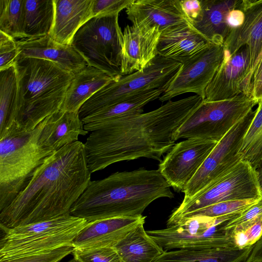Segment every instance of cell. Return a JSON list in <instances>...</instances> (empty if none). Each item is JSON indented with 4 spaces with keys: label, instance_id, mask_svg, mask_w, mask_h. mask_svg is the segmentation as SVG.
Here are the masks:
<instances>
[{
    "label": "cell",
    "instance_id": "f1b7e54d",
    "mask_svg": "<svg viewBox=\"0 0 262 262\" xmlns=\"http://www.w3.org/2000/svg\"><path fill=\"white\" fill-rule=\"evenodd\" d=\"M54 17L53 0H24L25 39L49 35Z\"/></svg>",
    "mask_w": 262,
    "mask_h": 262
},
{
    "label": "cell",
    "instance_id": "d4e9b609",
    "mask_svg": "<svg viewBox=\"0 0 262 262\" xmlns=\"http://www.w3.org/2000/svg\"><path fill=\"white\" fill-rule=\"evenodd\" d=\"M117 78L95 68L86 66L74 74L67 91L61 109L79 112L81 107L88 100L103 86Z\"/></svg>",
    "mask_w": 262,
    "mask_h": 262
},
{
    "label": "cell",
    "instance_id": "1f68e13d",
    "mask_svg": "<svg viewBox=\"0 0 262 262\" xmlns=\"http://www.w3.org/2000/svg\"><path fill=\"white\" fill-rule=\"evenodd\" d=\"M0 31L25 39L24 0H0Z\"/></svg>",
    "mask_w": 262,
    "mask_h": 262
},
{
    "label": "cell",
    "instance_id": "8992f818",
    "mask_svg": "<svg viewBox=\"0 0 262 262\" xmlns=\"http://www.w3.org/2000/svg\"><path fill=\"white\" fill-rule=\"evenodd\" d=\"M89 222L71 214L47 221L1 229L0 261L72 245Z\"/></svg>",
    "mask_w": 262,
    "mask_h": 262
},
{
    "label": "cell",
    "instance_id": "cb8c5ba5",
    "mask_svg": "<svg viewBox=\"0 0 262 262\" xmlns=\"http://www.w3.org/2000/svg\"><path fill=\"white\" fill-rule=\"evenodd\" d=\"M202 13L200 20L192 25L211 43L223 46L231 29L227 17L239 6L241 1L201 0Z\"/></svg>",
    "mask_w": 262,
    "mask_h": 262
},
{
    "label": "cell",
    "instance_id": "3957f363",
    "mask_svg": "<svg viewBox=\"0 0 262 262\" xmlns=\"http://www.w3.org/2000/svg\"><path fill=\"white\" fill-rule=\"evenodd\" d=\"M171 186L159 169L116 172L91 181L72 206L70 214L88 222L117 217L142 215L161 198H172Z\"/></svg>",
    "mask_w": 262,
    "mask_h": 262
},
{
    "label": "cell",
    "instance_id": "5bb4252c",
    "mask_svg": "<svg viewBox=\"0 0 262 262\" xmlns=\"http://www.w3.org/2000/svg\"><path fill=\"white\" fill-rule=\"evenodd\" d=\"M217 143L200 139H187L174 144L160 162L158 169L171 187L184 192Z\"/></svg>",
    "mask_w": 262,
    "mask_h": 262
},
{
    "label": "cell",
    "instance_id": "e0dca14e",
    "mask_svg": "<svg viewBox=\"0 0 262 262\" xmlns=\"http://www.w3.org/2000/svg\"><path fill=\"white\" fill-rule=\"evenodd\" d=\"M125 9L127 18L132 25L157 27L161 33L181 25L191 24L182 9L180 0H133Z\"/></svg>",
    "mask_w": 262,
    "mask_h": 262
},
{
    "label": "cell",
    "instance_id": "836d02e7",
    "mask_svg": "<svg viewBox=\"0 0 262 262\" xmlns=\"http://www.w3.org/2000/svg\"><path fill=\"white\" fill-rule=\"evenodd\" d=\"M229 232L233 235L236 247L243 248L253 246L262 236V214Z\"/></svg>",
    "mask_w": 262,
    "mask_h": 262
},
{
    "label": "cell",
    "instance_id": "9c48e42d",
    "mask_svg": "<svg viewBox=\"0 0 262 262\" xmlns=\"http://www.w3.org/2000/svg\"><path fill=\"white\" fill-rule=\"evenodd\" d=\"M118 16L92 17L77 31L71 45L88 66L114 78L122 75L120 68L122 31Z\"/></svg>",
    "mask_w": 262,
    "mask_h": 262
},
{
    "label": "cell",
    "instance_id": "83f0119b",
    "mask_svg": "<svg viewBox=\"0 0 262 262\" xmlns=\"http://www.w3.org/2000/svg\"><path fill=\"white\" fill-rule=\"evenodd\" d=\"M144 223L140 224L113 247L122 262H154L164 252L147 233Z\"/></svg>",
    "mask_w": 262,
    "mask_h": 262
},
{
    "label": "cell",
    "instance_id": "8fae6325",
    "mask_svg": "<svg viewBox=\"0 0 262 262\" xmlns=\"http://www.w3.org/2000/svg\"><path fill=\"white\" fill-rule=\"evenodd\" d=\"M237 215L194 216L182 220L164 229L146 232L165 251L236 246L233 235L226 231L224 226Z\"/></svg>",
    "mask_w": 262,
    "mask_h": 262
},
{
    "label": "cell",
    "instance_id": "d6986e66",
    "mask_svg": "<svg viewBox=\"0 0 262 262\" xmlns=\"http://www.w3.org/2000/svg\"><path fill=\"white\" fill-rule=\"evenodd\" d=\"M238 9L245 14L244 22L240 27L230 32L223 45L224 53L231 56L247 45L253 73L254 65L262 48V0L241 1Z\"/></svg>",
    "mask_w": 262,
    "mask_h": 262
},
{
    "label": "cell",
    "instance_id": "e575fe53",
    "mask_svg": "<svg viewBox=\"0 0 262 262\" xmlns=\"http://www.w3.org/2000/svg\"><path fill=\"white\" fill-rule=\"evenodd\" d=\"M78 262H121L113 248H100L91 249L75 250L72 253Z\"/></svg>",
    "mask_w": 262,
    "mask_h": 262
},
{
    "label": "cell",
    "instance_id": "8d00e7d4",
    "mask_svg": "<svg viewBox=\"0 0 262 262\" xmlns=\"http://www.w3.org/2000/svg\"><path fill=\"white\" fill-rule=\"evenodd\" d=\"M18 53L16 40L0 31V71L13 66Z\"/></svg>",
    "mask_w": 262,
    "mask_h": 262
},
{
    "label": "cell",
    "instance_id": "7a4b0ae2",
    "mask_svg": "<svg viewBox=\"0 0 262 262\" xmlns=\"http://www.w3.org/2000/svg\"><path fill=\"white\" fill-rule=\"evenodd\" d=\"M91 176L84 143L78 141L55 151L23 191L0 211L1 229L70 214L91 181Z\"/></svg>",
    "mask_w": 262,
    "mask_h": 262
},
{
    "label": "cell",
    "instance_id": "4dcf8cb0",
    "mask_svg": "<svg viewBox=\"0 0 262 262\" xmlns=\"http://www.w3.org/2000/svg\"><path fill=\"white\" fill-rule=\"evenodd\" d=\"M242 139L237 154L255 169L262 164V100Z\"/></svg>",
    "mask_w": 262,
    "mask_h": 262
},
{
    "label": "cell",
    "instance_id": "7bdbcfd3",
    "mask_svg": "<svg viewBox=\"0 0 262 262\" xmlns=\"http://www.w3.org/2000/svg\"><path fill=\"white\" fill-rule=\"evenodd\" d=\"M245 262H262V236L254 244Z\"/></svg>",
    "mask_w": 262,
    "mask_h": 262
},
{
    "label": "cell",
    "instance_id": "4fadbf2b",
    "mask_svg": "<svg viewBox=\"0 0 262 262\" xmlns=\"http://www.w3.org/2000/svg\"><path fill=\"white\" fill-rule=\"evenodd\" d=\"M255 112L252 111L235 124L217 142L186 186L183 202L194 196L220 174L242 160L237 150Z\"/></svg>",
    "mask_w": 262,
    "mask_h": 262
},
{
    "label": "cell",
    "instance_id": "6da1fadb",
    "mask_svg": "<svg viewBox=\"0 0 262 262\" xmlns=\"http://www.w3.org/2000/svg\"><path fill=\"white\" fill-rule=\"evenodd\" d=\"M202 101L197 95L171 100L154 110L111 121L92 132L84 143L90 172L141 158L161 162L175 144L177 129Z\"/></svg>",
    "mask_w": 262,
    "mask_h": 262
},
{
    "label": "cell",
    "instance_id": "60d3db41",
    "mask_svg": "<svg viewBox=\"0 0 262 262\" xmlns=\"http://www.w3.org/2000/svg\"><path fill=\"white\" fill-rule=\"evenodd\" d=\"M252 95L257 102L262 100V59L253 74Z\"/></svg>",
    "mask_w": 262,
    "mask_h": 262
},
{
    "label": "cell",
    "instance_id": "603a6c76",
    "mask_svg": "<svg viewBox=\"0 0 262 262\" xmlns=\"http://www.w3.org/2000/svg\"><path fill=\"white\" fill-rule=\"evenodd\" d=\"M88 133L79 112L60 109L43 120L39 141L46 149L54 152L78 141L79 136Z\"/></svg>",
    "mask_w": 262,
    "mask_h": 262
},
{
    "label": "cell",
    "instance_id": "ffe728a7",
    "mask_svg": "<svg viewBox=\"0 0 262 262\" xmlns=\"http://www.w3.org/2000/svg\"><path fill=\"white\" fill-rule=\"evenodd\" d=\"M18 55L16 59L35 58L56 63L74 74L88 66L71 45L56 42L49 35L35 39L16 41Z\"/></svg>",
    "mask_w": 262,
    "mask_h": 262
},
{
    "label": "cell",
    "instance_id": "d6a6232c",
    "mask_svg": "<svg viewBox=\"0 0 262 262\" xmlns=\"http://www.w3.org/2000/svg\"><path fill=\"white\" fill-rule=\"evenodd\" d=\"M259 199L228 201L214 204L199 210L185 214L168 226L173 225L182 220L194 216H204L217 217L229 215L239 214L255 204Z\"/></svg>",
    "mask_w": 262,
    "mask_h": 262
},
{
    "label": "cell",
    "instance_id": "ba28073f",
    "mask_svg": "<svg viewBox=\"0 0 262 262\" xmlns=\"http://www.w3.org/2000/svg\"><path fill=\"white\" fill-rule=\"evenodd\" d=\"M257 104L253 96L245 94L217 101L203 100L177 129L174 139H200L218 142Z\"/></svg>",
    "mask_w": 262,
    "mask_h": 262
},
{
    "label": "cell",
    "instance_id": "2e32d148",
    "mask_svg": "<svg viewBox=\"0 0 262 262\" xmlns=\"http://www.w3.org/2000/svg\"><path fill=\"white\" fill-rule=\"evenodd\" d=\"M161 32L157 27L127 25L122 31L120 72L122 75L140 71L158 54Z\"/></svg>",
    "mask_w": 262,
    "mask_h": 262
},
{
    "label": "cell",
    "instance_id": "f546056e",
    "mask_svg": "<svg viewBox=\"0 0 262 262\" xmlns=\"http://www.w3.org/2000/svg\"><path fill=\"white\" fill-rule=\"evenodd\" d=\"M18 85L14 64L0 71V134L15 121Z\"/></svg>",
    "mask_w": 262,
    "mask_h": 262
},
{
    "label": "cell",
    "instance_id": "7402d4cb",
    "mask_svg": "<svg viewBox=\"0 0 262 262\" xmlns=\"http://www.w3.org/2000/svg\"><path fill=\"white\" fill-rule=\"evenodd\" d=\"M211 44L191 24H185L161 32L157 51L159 55L181 63Z\"/></svg>",
    "mask_w": 262,
    "mask_h": 262
},
{
    "label": "cell",
    "instance_id": "ee69618b",
    "mask_svg": "<svg viewBox=\"0 0 262 262\" xmlns=\"http://www.w3.org/2000/svg\"><path fill=\"white\" fill-rule=\"evenodd\" d=\"M257 179L259 183L260 191L262 194V164L261 165L256 169Z\"/></svg>",
    "mask_w": 262,
    "mask_h": 262
},
{
    "label": "cell",
    "instance_id": "4316f807",
    "mask_svg": "<svg viewBox=\"0 0 262 262\" xmlns=\"http://www.w3.org/2000/svg\"><path fill=\"white\" fill-rule=\"evenodd\" d=\"M253 245L209 249H180L165 251L154 262H245Z\"/></svg>",
    "mask_w": 262,
    "mask_h": 262
},
{
    "label": "cell",
    "instance_id": "f6af8a7d",
    "mask_svg": "<svg viewBox=\"0 0 262 262\" xmlns=\"http://www.w3.org/2000/svg\"><path fill=\"white\" fill-rule=\"evenodd\" d=\"M262 59V48H261V52L257 59V60H256L255 61V63L254 65V67H253V73L254 74V72L256 69V68H257V67L258 66V65L259 64V62L261 61Z\"/></svg>",
    "mask_w": 262,
    "mask_h": 262
},
{
    "label": "cell",
    "instance_id": "484cf974",
    "mask_svg": "<svg viewBox=\"0 0 262 262\" xmlns=\"http://www.w3.org/2000/svg\"><path fill=\"white\" fill-rule=\"evenodd\" d=\"M164 91L161 89L145 91L88 116L81 119L84 128L92 132L111 121L143 113L145 106L159 99Z\"/></svg>",
    "mask_w": 262,
    "mask_h": 262
},
{
    "label": "cell",
    "instance_id": "ab89813d",
    "mask_svg": "<svg viewBox=\"0 0 262 262\" xmlns=\"http://www.w3.org/2000/svg\"><path fill=\"white\" fill-rule=\"evenodd\" d=\"M182 9L192 25L198 22L201 17L202 7L201 1H181Z\"/></svg>",
    "mask_w": 262,
    "mask_h": 262
},
{
    "label": "cell",
    "instance_id": "bcb514c9",
    "mask_svg": "<svg viewBox=\"0 0 262 262\" xmlns=\"http://www.w3.org/2000/svg\"><path fill=\"white\" fill-rule=\"evenodd\" d=\"M68 262H78V261L73 257V258L71 259Z\"/></svg>",
    "mask_w": 262,
    "mask_h": 262
},
{
    "label": "cell",
    "instance_id": "30bf717a",
    "mask_svg": "<svg viewBox=\"0 0 262 262\" xmlns=\"http://www.w3.org/2000/svg\"><path fill=\"white\" fill-rule=\"evenodd\" d=\"M261 196L256 169L248 162L241 160L220 174L194 196L182 201L169 216L167 226L185 214L214 204L258 199Z\"/></svg>",
    "mask_w": 262,
    "mask_h": 262
},
{
    "label": "cell",
    "instance_id": "b9f144b4",
    "mask_svg": "<svg viewBox=\"0 0 262 262\" xmlns=\"http://www.w3.org/2000/svg\"><path fill=\"white\" fill-rule=\"evenodd\" d=\"M245 16L242 10L235 9L231 10L227 17V24L232 30L240 27L244 22Z\"/></svg>",
    "mask_w": 262,
    "mask_h": 262
},
{
    "label": "cell",
    "instance_id": "52a82bcc",
    "mask_svg": "<svg viewBox=\"0 0 262 262\" xmlns=\"http://www.w3.org/2000/svg\"><path fill=\"white\" fill-rule=\"evenodd\" d=\"M181 66L180 62L158 55L144 69L120 76L92 96L79 111L81 119L144 92L165 91Z\"/></svg>",
    "mask_w": 262,
    "mask_h": 262
},
{
    "label": "cell",
    "instance_id": "44dd1931",
    "mask_svg": "<svg viewBox=\"0 0 262 262\" xmlns=\"http://www.w3.org/2000/svg\"><path fill=\"white\" fill-rule=\"evenodd\" d=\"M54 17L49 34L54 41L71 45L77 31L93 17V0H53Z\"/></svg>",
    "mask_w": 262,
    "mask_h": 262
},
{
    "label": "cell",
    "instance_id": "74e56055",
    "mask_svg": "<svg viewBox=\"0 0 262 262\" xmlns=\"http://www.w3.org/2000/svg\"><path fill=\"white\" fill-rule=\"evenodd\" d=\"M133 0H93V17L119 14Z\"/></svg>",
    "mask_w": 262,
    "mask_h": 262
},
{
    "label": "cell",
    "instance_id": "5b68a950",
    "mask_svg": "<svg viewBox=\"0 0 262 262\" xmlns=\"http://www.w3.org/2000/svg\"><path fill=\"white\" fill-rule=\"evenodd\" d=\"M43 120L32 130L11 127L0 134V211L23 191L53 153L39 141Z\"/></svg>",
    "mask_w": 262,
    "mask_h": 262
},
{
    "label": "cell",
    "instance_id": "9a60e30c",
    "mask_svg": "<svg viewBox=\"0 0 262 262\" xmlns=\"http://www.w3.org/2000/svg\"><path fill=\"white\" fill-rule=\"evenodd\" d=\"M252 71L248 47L245 45L223 59L205 90V101L229 99L240 94L252 96Z\"/></svg>",
    "mask_w": 262,
    "mask_h": 262
},
{
    "label": "cell",
    "instance_id": "d590c367",
    "mask_svg": "<svg viewBox=\"0 0 262 262\" xmlns=\"http://www.w3.org/2000/svg\"><path fill=\"white\" fill-rule=\"evenodd\" d=\"M72 245L62 247L56 249L10 259L0 262H59L65 257L72 254Z\"/></svg>",
    "mask_w": 262,
    "mask_h": 262
},
{
    "label": "cell",
    "instance_id": "7c38bea8",
    "mask_svg": "<svg viewBox=\"0 0 262 262\" xmlns=\"http://www.w3.org/2000/svg\"><path fill=\"white\" fill-rule=\"evenodd\" d=\"M223 46L211 44L208 47L181 62V66L159 98L162 102L178 95L194 93L203 100L205 90L223 59Z\"/></svg>",
    "mask_w": 262,
    "mask_h": 262
},
{
    "label": "cell",
    "instance_id": "f35d334b",
    "mask_svg": "<svg viewBox=\"0 0 262 262\" xmlns=\"http://www.w3.org/2000/svg\"><path fill=\"white\" fill-rule=\"evenodd\" d=\"M262 214V196L249 208L225 223L224 229L229 232L236 226L248 222Z\"/></svg>",
    "mask_w": 262,
    "mask_h": 262
},
{
    "label": "cell",
    "instance_id": "277c9868",
    "mask_svg": "<svg viewBox=\"0 0 262 262\" xmlns=\"http://www.w3.org/2000/svg\"><path fill=\"white\" fill-rule=\"evenodd\" d=\"M14 67L18 92L15 121L11 126L32 130L61 109L74 74L56 63L35 58L17 59Z\"/></svg>",
    "mask_w": 262,
    "mask_h": 262
},
{
    "label": "cell",
    "instance_id": "ac0fdd59",
    "mask_svg": "<svg viewBox=\"0 0 262 262\" xmlns=\"http://www.w3.org/2000/svg\"><path fill=\"white\" fill-rule=\"evenodd\" d=\"M145 219L146 216L141 215L89 222L76 236L72 246L75 250L113 248Z\"/></svg>",
    "mask_w": 262,
    "mask_h": 262
},
{
    "label": "cell",
    "instance_id": "7dc6e473",
    "mask_svg": "<svg viewBox=\"0 0 262 262\" xmlns=\"http://www.w3.org/2000/svg\"><path fill=\"white\" fill-rule=\"evenodd\" d=\"M122 262V261H121Z\"/></svg>",
    "mask_w": 262,
    "mask_h": 262
}]
</instances>
